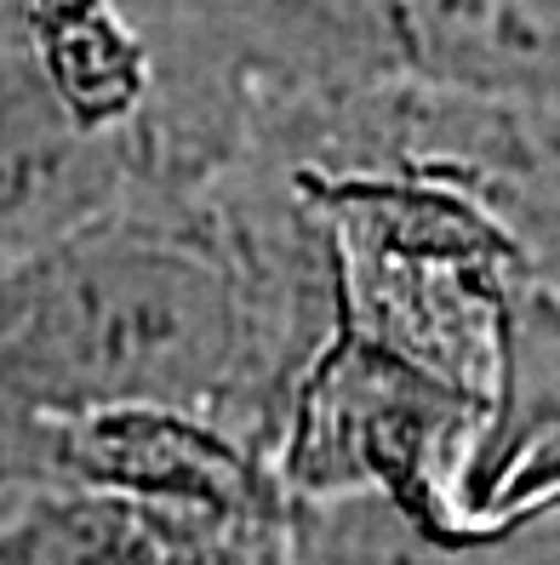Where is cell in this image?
I'll list each match as a JSON object with an SVG mask.
<instances>
[{"instance_id":"obj_1","label":"cell","mask_w":560,"mask_h":565,"mask_svg":"<svg viewBox=\"0 0 560 565\" xmlns=\"http://www.w3.org/2000/svg\"><path fill=\"white\" fill-rule=\"evenodd\" d=\"M0 565H75L70 543L52 520V509L29 491L18 520H0Z\"/></svg>"}]
</instances>
